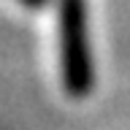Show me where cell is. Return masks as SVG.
<instances>
[{
  "label": "cell",
  "mask_w": 130,
  "mask_h": 130,
  "mask_svg": "<svg viewBox=\"0 0 130 130\" xmlns=\"http://www.w3.org/2000/svg\"><path fill=\"white\" fill-rule=\"evenodd\" d=\"M60 65L65 92L71 98H87L95 84L87 0H60Z\"/></svg>",
  "instance_id": "cell-1"
},
{
  "label": "cell",
  "mask_w": 130,
  "mask_h": 130,
  "mask_svg": "<svg viewBox=\"0 0 130 130\" xmlns=\"http://www.w3.org/2000/svg\"><path fill=\"white\" fill-rule=\"evenodd\" d=\"M22 6H27V8H43L49 3V0H19Z\"/></svg>",
  "instance_id": "cell-2"
}]
</instances>
